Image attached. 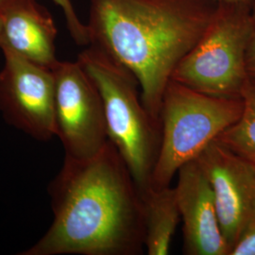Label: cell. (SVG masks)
<instances>
[{
    "mask_svg": "<svg viewBox=\"0 0 255 255\" xmlns=\"http://www.w3.org/2000/svg\"><path fill=\"white\" fill-rule=\"evenodd\" d=\"M53 221L21 255H140L145 252L142 193L108 141L88 159L64 158L51 182Z\"/></svg>",
    "mask_w": 255,
    "mask_h": 255,
    "instance_id": "1",
    "label": "cell"
},
{
    "mask_svg": "<svg viewBox=\"0 0 255 255\" xmlns=\"http://www.w3.org/2000/svg\"><path fill=\"white\" fill-rule=\"evenodd\" d=\"M217 5L214 0H90L89 45L135 76L145 107L160 120L174 70L203 34Z\"/></svg>",
    "mask_w": 255,
    "mask_h": 255,
    "instance_id": "2",
    "label": "cell"
},
{
    "mask_svg": "<svg viewBox=\"0 0 255 255\" xmlns=\"http://www.w3.org/2000/svg\"><path fill=\"white\" fill-rule=\"evenodd\" d=\"M101 93L110 141L127 164L143 194L151 188L161 147V121L146 110L135 76L97 46L77 59Z\"/></svg>",
    "mask_w": 255,
    "mask_h": 255,
    "instance_id": "3",
    "label": "cell"
},
{
    "mask_svg": "<svg viewBox=\"0 0 255 255\" xmlns=\"http://www.w3.org/2000/svg\"><path fill=\"white\" fill-rule=\"evenodd\" d=\"M243 100L219 98L170 81L164 91L160 120L162 140L152 175V188L169 186L182 165L240 119Z\"/></svg>",
    "mask_w": 255,
    "mask_h": 255,
    "instance_id": "4",
    "label": "cell"
},
{
    "mask_svg": "<svg viewBox=\"0 0 255 255\" xmlns=\"http://www.w3.org/2000/svg\"><path fill=\"white\" fill-rule=\"evenodd\" d=\"M251 30L250 6L219 2L203 34L177 65L171 80L210 96L241 99L249 79Z\"/></svg>",
    "mask_w": 255,
    "mask_h": 255,
    "instance_id": "5",
    "label": "cell"
},
{
    "mask_svg": "<svg viewBox=\"0 0 255 255\" xmlns=\"http://www.w3.org/2000/svg\"><path fill=\"white\" fill-rule=\"evenodd\" d=\"M52 71L56 136L63 143L66 157L91 158L109 141L101 93L78 60L59 61Z\"/></svg>",
    "mask_w": 255,
    "mask_h": 255,
    "instance_id": "6",
    "label": "cell"
},
{
    "mask_svg": "<svg viewBox=\"0 0 255 255\" xmlns=\"http://www.w3.org/2000/svg\"><path fill=\"white\" fill-rule=\"evenodd\" d=\"M0 71V113L27 135L48 141L56 136L55 79L52 69L34 64L8 47Z\"/></svg>",
    "mask_w": 255,
    "mask_h": 255,
    "instance_id": "7",
    "label": "cell"
},
{
    "mask_svg": "<svg viewBox=\"0 0 255 255\" xmlns=\"http://www.w3.org/2000/svg\"><path fill=\"white\" fill-rule=\"evenodd\" d=\"M196 161L214 193L220 228L231 252L252 219L255 169L218 139Z\"/></svg>",
    "mask_w": 255,
    "mask_h": 255,
    "instance_id": "8",
    "label": "cell"
},
{
    "mask_svg": "<svg viewBox=\"0 0 255 255\" xmlns=\"http://www.w3.org/2000/svg\"><path fill=\"white\" fill-rule=\"evenodd\" d=\"M175 186L183 222V254L229 255L230 249L219 224L214 193L196 160L183 164Z\"/></svg>",
    "mask_w": 255,
    "mask_h": 255,
    "instance_id": "9",
    "label": "cell"
},
{
    "mask_svg": "<svg viewBox=\"0 0 255 255\" xmlns=\"http://www.w3.org/2000/svg\"><path fill=\"white\" fill-rule=\"evenodd\" d=\"M0 47H8L28 61L53 69L57 27L35 0H9L0 9Z\"/></svg>",
    "mask_w": 255,
    "mask_h": 255,
    "instance_id": "10",
    "label": "cell"
},
{
    "mask_svg": "<svg viewBox=\"0 0 255 255\" xmlns=\"http://www.w3.org/2000/svg\"><path fill=\"white\" fill-rule=\"evenodd\" d=\"M145 221V251L148 255L169 254L181 219L175 187L149 188L142 194Z\"/></svg>",
    "mask_w": 255,
    "mask_h": 255,
    "instance_id": "11",
    "label": "cell"
},
{
    "mask_svg": "<svg viewBox=\"0 0 255 255\" xmlns=\"http://www.w3.org/2000/svg\"><path fill=\"white\" fill-rule=\"evenodd\" d=\"M241 98L243 113L218 140L255 169V81L248 79Z\"/></svg>",
    "mask_w": 255,
    "mask_h": 255,
    "instance_id": "12",
    "label": "cell"
},
{
    "mask_svg": "<svg viewBox=\"0 0 255 255\" xmlns=\"http://www.w3.org/2000/svg\"><path fill=\"white\" fill-rule=\"evenodd\" d=\"M62 9L67 28L74 41L80 46H89V33L86 24H83L76 12L71 0H53Z\"/></svg>",
    "mask_w": 255,
    "mask_h": 255,
    "instance_id": "13",
    "label": "cell"
},
{
    "mask_svg": "<svg viewBox=\"0 0 255 255\" xmlns=\"http://www.w3.org/2000/svg\"><path fill=\"white\" fill-rule=\"evenodd\" d=\"M229 255H255V219L249 221Z\"/></svg>",
    "mask_w": 255,
    "mask_h": 255,
    "instance_id": "14",
    "label": "cell"
},
{
    "mask_svg": "<svg viewBox=\"0 0 255 255\" xmlns=\"http://www.w3.org/2000/svg\"><path fill=\"white\" fill-rule=\"evenodd\" d=\"M251 17L252 30L247 50L246 65L249 78L255 81V0L251 6Z\"/></svg>",
    "mask_w": 255,
    "mask_h": 255,
    "instance_id": "15",
    "label": "cell"
},
{
    "mask_svg": "<svg viewBox=\"0 0 255 255\" xmlns=\"http://www.w3.org/2000/svg\"><path fill=\"white\" fill-rule=\"evenodd\" d=\"M216 2H228V3H237V4H243V5H248V6H252L253 3L255 2V0H214Z\"/></svg>",
    "mask_w": 255,
    "mask_h": 255,
    "instance_id": "16",
    "label": "cell"
},
{
    "mask_svg": "<svg viewBox=\"0 0 255 255\" xmlns=\"http://www.w3.org/2000/svg\"><path fill=\"white\" fill-rule=\"evenodd\" d=\"M9 1V0H0V9H2Z\"/></svg>",
    "mask_w": 255,
    "mask_h": 255,
    "instance_id": "17",
    "label": "cell"
},
{
    "mask_svg": "<svg viewBox=\"0 0 255 255\" xmlns=\"http://www.w3.org/2000/svg\"><path fill=\"white\" fill-rule=\"evenodd\" d=\"M255 219V199H254V206H253V215H252V219Z\"/></svg>",
    "mask_w": 255,
    "mask_h": 255,
    "instance_id": "18",
    "label": "cell"
},
{
    "mask_svg": "<svg viewBox=\"0 0 255 255\" xmlns=\"http://www.w3.org/2000/svg\"><path fill=\"white\" fill-rule=\"evenodd\" d=\"M0 34H1V23H0Z\"/></svg>",
    "mask_w": 255,
    "mask_h": 255,
    "instance_id": "19",
    "label": "cell"
}]
</instances>
